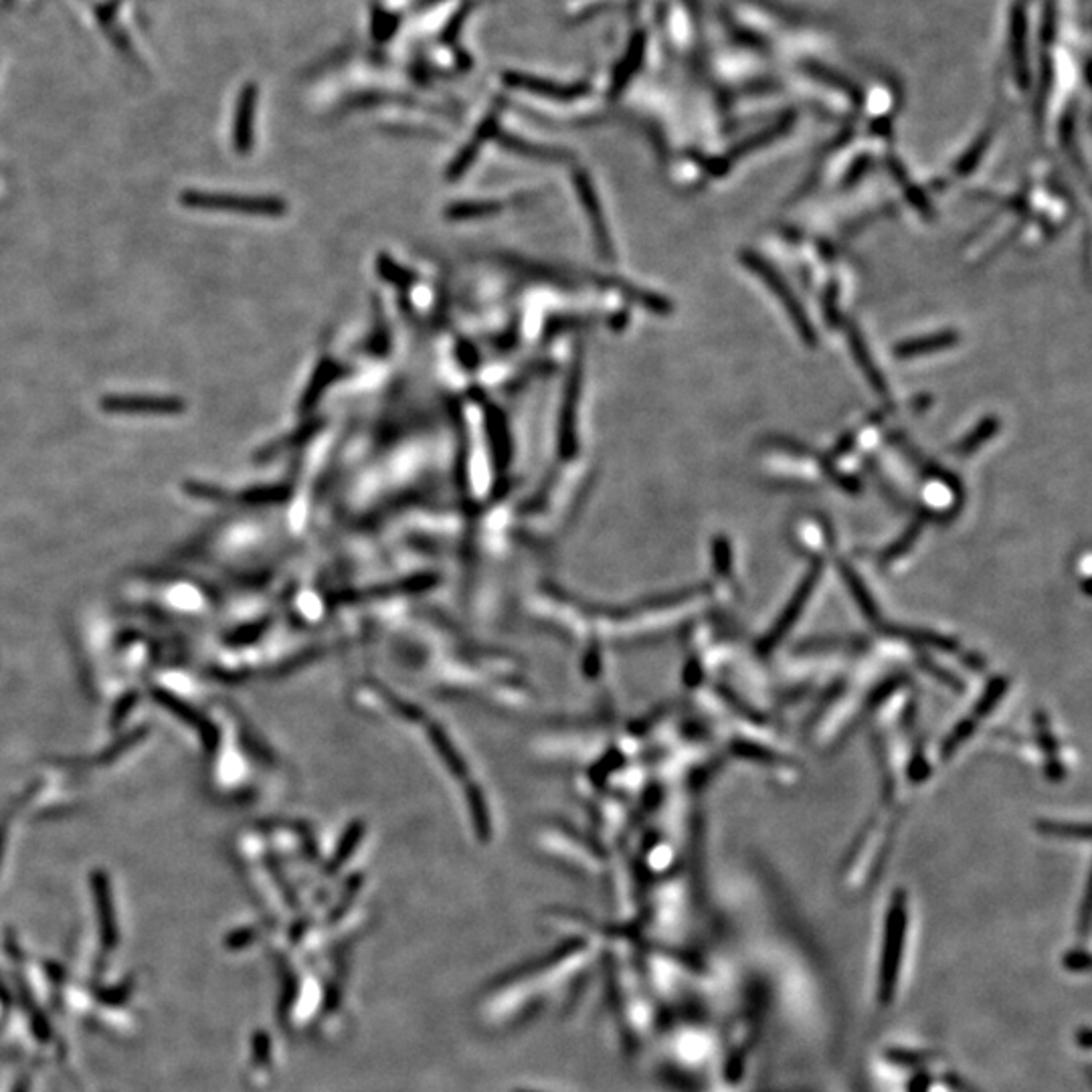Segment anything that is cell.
Masks as SVG:
<instances>
[{"label":"cell","instance_id":"cell-5","mask_svg":"<svg viewBox=\"0 0 1092 1092\" xmlns=\"http://www.w3.org/2000/svg\"><path fill=\"white\" fill-rule=\"evenodd\" d=\"M132 987H134V981L119 983V985H116V987H112V989L100 991L98 999H100L102 1003H106V1005H121L125 999H128Z\"/></svg>","mask_w":1092,"mask_h":1092},{"label":"cell","instance_id":"cell-1","mask_svg":"<svg viewBox=\"0 0 1092 1092\" xmlns=\"http://www.w3.org/2000/svg\"><path fill=\"white\" fill-rule=\"evenodd\" d=\"M181 202L189 208H204V211H235V213H254V215H279L285 211V204L277 198L225 195V193L187 191L181 195Z\"/></svg>","mask_w":1092,"mask_h":1092},{"label":"cell","instance_id":"cell-8","mask_svg":"<svg viewBox=\"0 0 1092 1092\" xmlns=\"http://www.w3.org/2000/svg\"><path fill=\"white\" fill-rule=\"evenodd\" d=\"M7 816L0 818V860H3V850H5V844H7Z\"/></svg>","mask_w":1092,"mask_h":1092},{"label":"cell","instance_id":"cell-6","mask_svg":"<svg viewBox=\"0 0 1092 1092\" xmlns=\"http://www.w3.org/2000/svg\"><path fill=\"white\" fill-rule=\"evenodd\" d=\"M945 343H949V339H945V336H939V339H931V341L910 343V345L902 347L898 352H900L902 356H906V354H920V352H929V351H933L931 347H943Z\"/></svg>","mask_w":1092,"mask_h":1092},{"label":"cell","instance_id":"cell-4","mask_svg":"<svg viewBox=\"0 0 1092 1092\" xmlns=\"http://www.w3.org/2000/svg\"><path fill=\"white\" fill-rule=\"evenodd\" d=\"M152 696L158 700L160 706H164L166 710H171L175 717H179L183 723H187L189 727H193L198 735H200V741L204 742V746L208 750H215L217 744H219V731L215 729V725L204 719L202 714L193 708L191 704H187L185 700H181L179 696L166 692V690H154Z\"/></svg>","mask_w":1092,"mask_h":1092},{"label":"cell","instance_id":"cell-2","mask_svg":"<svg viewBox=\"0 0 1092 1092\" xmlns=\"http://www.w3.org/2000/svg\"><path fill=\"white\" fill-rule=\"evenodd\" d=\"M100 407L110 415L175 417L187 409V403L166 395H108L100 401Z\"/></svg>","mask_w":1092,"mask_h":1092},{"label":"cell","instance_id":"cell-3","mask_svg":"<svg viewBox=\"0 0 1092 1092\" xmlns=\"http://www.w3.org/2000/svg\"><path fill=\"white\" fill-rule=\"evenodd\" d=\"M92 891L96 897V910H98V925H100V939L104 951H114L117 947V922H116V910H114V897L110 878L106 872L96 870L92 874Z\"/></svg>","mask_w":1092,"mask_h":1092},{"label":"cell","instance_id":"cell-9","mask_svg":"<svg viewBox=\"0 0 1092 1092\" xmlns=\"http://www.w3.org/2000/svg\"><path fill=\"white\" fill-rule=\"evenodd\" d=\"M29 1088H31V1080H29V1078H21V1080L15 1084L13 1092H29Z\"/></svg>","mask_w":1092,"mask_h":1092},{"label":"cell","instance_id":"cell-7","mask_svg":"<svg viewBox=\"0 0 1092 1092\" xmlns=\"http://www.w3.org/2000/svg\"><path fill=\"white\" fill-rule=\"evenodd\" d=\"M132 702H134V694H128V698L119 702L117 710L114 712V717H112V727H117L121 723V719L125 717V712L132 708Z\"/></svg>","mask_w":1092,"mask_h":1092}]
</instances>
